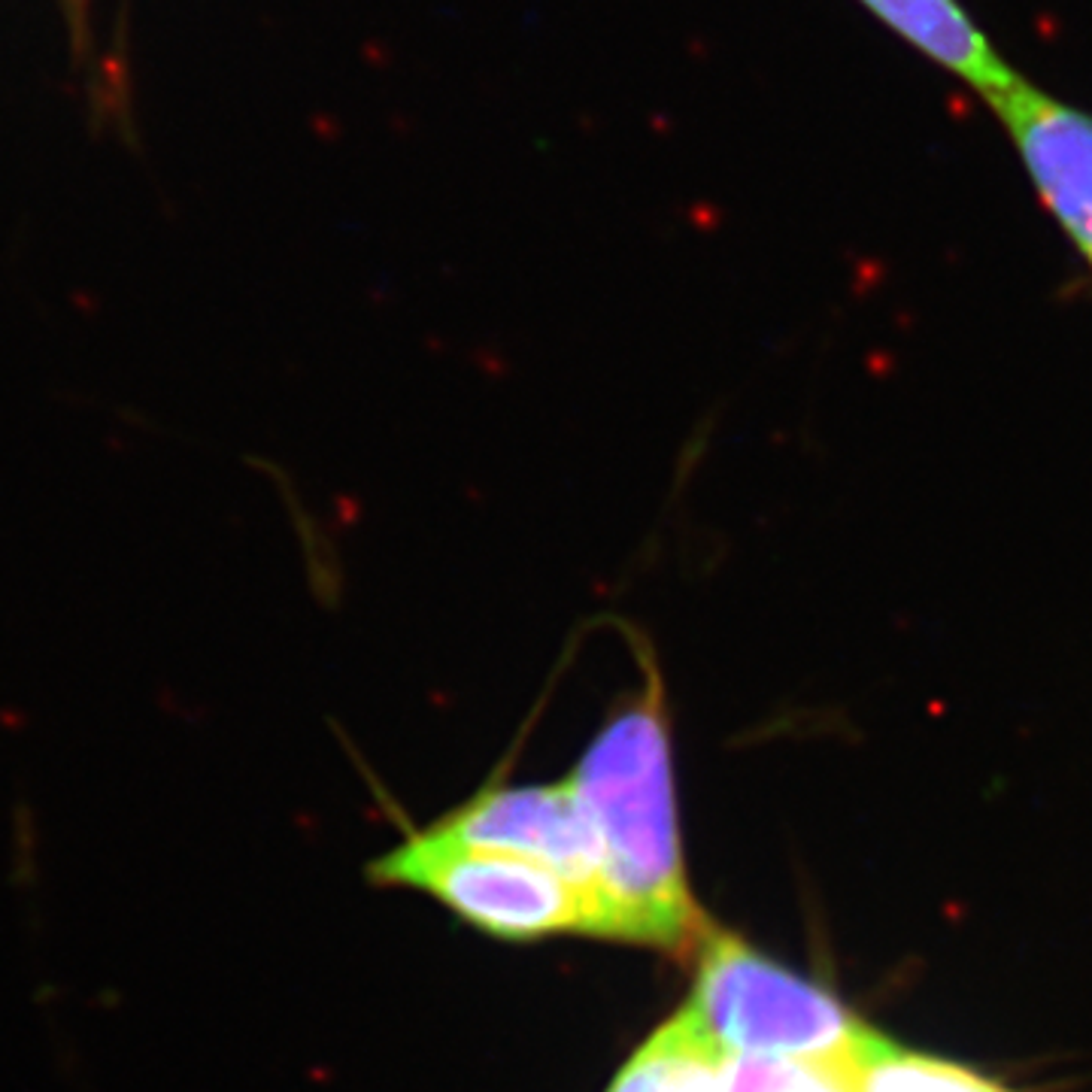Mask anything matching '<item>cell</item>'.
Instances as JSON below:
<instances>
[{
	"mask_svg": "<svg viewBox=\"0 0 1092 1092\" xmlns=\"http://www.w3.org/2000/svg\"><path fill=\"white\" fill-rule=\"evenodd\" d=\"M601 847L592 938L689 956L711 926L689 889L662 673L640 653V683L592 734L568 774Z\"/></svg>",
	"mask_w": 1092,
	"mask_h": 1092,
	"instance_id": "1",
	"label": "cell"
},
{
	"mask_svg": "<svg viewBox=\"0 0 1092 1092\" xmlns=\"http://www.w3.org/2000/svg\"><path fill=\"white\" fill-rule=\"evenodd\" d=\"M683 1010L722 1056L813 1074L834 1092H853L889 1038L856 1017L838 995L777 965L731 931L713 928Z\"/></svg>",
	"mask_w": 1092,
	"mask_h": 1092,
	"instance_id": "2",
	"label": "cell"
},
{
	"mask_svg": "<svg viewBox=\"0 0 1092 1092\" xmlns=\"http://www.w3.org/2000/svg\"><path fill=\"white\" fill-rule=\"evenodd\" d=\"M371 880L435 895L461 920L501 941L558 931L589 935V898L537 862L449 844L428 829L371 865Z\"/></svg>",
	"mask_w": 1092,
	"mask_h": 1092,
	"instance_id": "3",
	"label": "cell"
},
{
	"mask_svg": "<svg viewBox=\"0 0 1092 1092\" xmlns=\"http://www.w3.org/2000/svg\"><path fill=\"white\" fill-rule=\"evenodd\" d=\"M431 834L471 849L537 862L589 898V935L601 889V847L571 777L525 786H486L461 801Z\"/></svg>",
	"mask_w": 1092,
	"mask_h": 1092,
	"instance_id": "4",
	"label": "cell"
},
{
	"mask_svg": "<svg viewBox=\"0 0 1092 1092\" xmlns=\"http://www.w3.org/2000/svg\"><path fill=\"white\" fill-rule=\"evenodd\" d=\"M1043 213L1092 270V109L1017 79L986 104Z\"/></svg>",
	"mask_w": 1092,
	"mask_h": 1092,
	"instance_id": "5",
	"label": "cell"
},
{
	"mask_svg": "<svg viewBox=\"0 0 1092 1092\" xmlns=\"http://www.w3.org/2000/svg\"><path fill=\"white\" fill-rule=\"evenodd\" d=\"M907 49L971 88L984 104L1017 83L1020 73L995 49L962 0H856Z\"/></svg>",
	"mask_w": 1092,
	"mask_h": 1092,
	"instance_id": "6",
	"label": "cell"
},
{
	"mask_svg": "<svg viewBox=\"0 0 1092 1092\" xmlns=\"http://www.w3.org/2000/svg\"><path fill=\"white\" fill-rule=\"evenodd\" d=\"M722 1059L680 1007L619 1068L607 1092H731Z\"/></svg>",
	"mask_w": 1092,
	"mask_h": 1092,
	"instance_id": "7",
	"label": "cell"
},
{
	"mask_svg": "<svg viewBox=\"0 0 1092 1092\" xmlns=\"http://www.w3.org/2000/svg\"><path fill=\"white\" fill-rule=\"evenodd\" d=\"M853 1092H1007L962 1065L935 1056L905 1050L889 1041L874 1063L865 1068Z\"/></svg>",
	"mask_w": 1092,
	"mask_h": 1092,
	"instance_id": "8",
	"label": "cell"
}]
</instances>
